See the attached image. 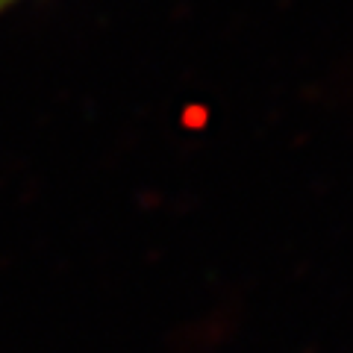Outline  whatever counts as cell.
<instances>
[{"mask_svg":"<svg viewBox=\"0 0 353 353\" xmlns=\"http://www.w3.org/2000/svg\"><path fill=\"white\" fill-rule=\"evenodd\" d=\"M15 3H21V0H0V15H3L6 9H12Z\"/></svg>","mask_w":353,"mask_h":353,"instance_id":"1","label":"cell"}]
</instances>
